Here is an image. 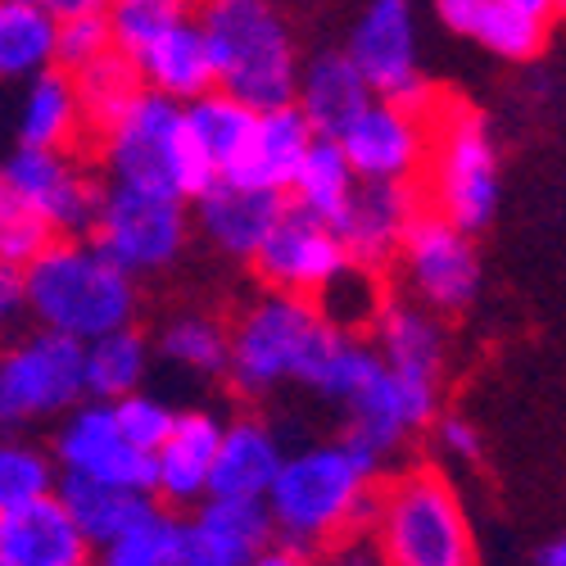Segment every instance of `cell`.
Masks as SVG:
<instances>
[{
	"label": "cell",
	"mask_w": 566,
	"mask_h": 566,
	"mask_svg": "<svg viewBox=\"0 0 566 566\" xmlns=\"http://www.w3.org/2000/svg\"><path fill=\"white\" fill-rule=\"evenodd\" d=\"M336 146L358 181H417L431 146V114L403 109L395 101H371Z\"/></svg>",
	"instance_id": "obj_16"
},
{
	"label": "cell",
	"mask_w": 566,
	"mask_h": 566,
	"mask_svg": "<svg viewBox=\"0 0 566 566\" xmlns=\"http://www.w3.org/2000/svg\"><path fill=\"white\" fill-rule=\"evenodd\" d=\"M36 6L51 14L55 23L64 19H86V14H105L109 10V0H36Z\"/></svg>",
	"instance_id": "obj_45"
},
{
	"label": "cell",
	"mask_w": 566,
	"mask_h": 566,
	"mask_svg": "<svg viewBox=\"0 0 566 566\" xmlns=\"http://www.w3.org/2000/svg\"><path fill=\"white\" fill-rule=\"evenodd\" d=\"M82 403V345L55 332H28L0 345V427L19 431Z\"/></svg>",
	"instance_id": "obj_11"
},
{
	"label": "cell",
	"mask_w": 566,
	"mask_h": 566,
	"mask_svg": "<svg viewBox=\"0 0 566 566\" xmlns=\"http://www.w3.org/2000/svg\"><path fill=\"white\" fill-rule=\"evenodd\" d=\"M421 200L431 213L453 222L458 231L476 235L499 213V146L485 114L458 96H444L431 109V146L421 164Z\"/></svg>",
	"instance_id": "obj_6"
},
{
	"label": "cell",
	"mask_w": 566,
	"mask_h": 566,
	"mask_svg": "<svg viewBox=\"0 0 566 566\" xmlns=\"http://www.w3.org/2000/svg\"><path fill=\"white\" fill-rule=\"evenodd\" d=\"M19 146L41 150H86V123L64 69H45L28 77L19 109Z\"/></svg>",
	"instance_id": "obj_26"
},
{
	"label": "cell",
	"mask_w": 566,
	"mask_h": 566,
	"mask_svg": "<svg viewBox=\"0 0 566 566\" xmlns=\"http://www.w3.org/2000/svg\"><path fill=\"white\" fill-rule=\"evenodd\" d=\"M371 101L376 96H371V86L363 82V73L354 69V60L345 51H322L308 64H300L291 105L304 114L313 136L336 140Z\"/></svg>",
	"instance_id": "obj_21"
},
{
	"label": "cell",
	"mask_w": 566,
	"mask_h": 566,
	"mask_svg": "<svg viewBox=\"0 0 566 566\" xmlns=\"http://www.w3.org/2000/svg\"><path fill=\"white\" fill-rule=\"evenodd\" d=\"M0 562L6 566H96V544L77 531L60 494H45L23 507L0 512Z\"/></svg>",
	"instance_id": "obj_18"
},
{
	"label": "cell",
	"mask_w": 566,
	"mask_h": 566,
	"mask_svg": "<svg viewBox=\"0 0 566 566\" xmlns=\"http://www.w3.org/2000/svg\"><path fill=\"white\" fill-rule=\"evenodd\" d=\"M421 209L427 200H421L417 181H354L349 200L332 218V231L354 268L390 276L395 254Z\"/></svg>",
	"instance_id": "obj_15"
},
{
	"label": "cell",
	"mask_w": 566,
	"mask_h": 566,
	"mask_svg": "<svg viewBox=\"0 0 566 566\" xmlns=\"http://www.w3.org/2000/svg\"><path fill=\"white\" fill-rule=\"evenodd\" d=\"M155 363V345L140 326H118L109 336L82 345V399L114 403L132 390H146V376Z\"/></svg>",
	"instance_id": "obj_25"
},
{
	"label": "cell",
	"mask_w": 566,
	"mask_h": 566,
	"mask_svg": "<svg viewBox=\"0 0 566 566\" xmlns=\"http://www.w3.org/2000/svg\"><path fill=\"white\" fill-rule=\"evenodd\" d=\"M55 485H60V467L51 449L23 436H0V512L55 494Z\"/></svg>",
	"instance_id": "obj_35"
},
{
	"label": "cell",
	"mask_w": 566,
	"mask_h": 566,
	"mask_svg": "<svg viewBox=\"0 0 566 566\" xmlns=\"http://www.w3.org/2000/svg\"><path fill=\"white\" fill-rule=\"evenodd\" d=\"M354 181H358V177H354V168L345 164V155H340L336 140L313 136V146L304 150V159H300V168H295V181H291L286 200H291L295 209L322 218V222H332V218L340 213V205L349 200Z\"/></svg>",
	"instance_id": "obj_30"
},
{
	"label": "cell",
	"mask_w": 566,
	"mask_h": 566,
	"mask_svg": "<svg viewBox=\"0 0 566 566\" xmlns=\"http://www.w3.org/2000/svg\"><path fill=\"white\" fill-rule=\"evenodd\" d=\"M431 436H436V449L453 462H476L481 458V431L458 412H440L431 421Z\"/></svg>",
	"instance_id": "obj_42"
},
{
	"label": "cell",
	"mask_w": 566,
	"mask_h": 566,
	"mask_svg": "<svg viewBox=\"0 0 566 566\" xmlns=\"http://www.w3.org/2000/svg\"><path fill=\"white\" fill-rule=\"evenodd\" d=\"M322 313L313 300L263 291L227 322V381L241 399H263L276 386L295 381L300 363L308 358L313 340L322 336Z\"/></svg>",
	"instance_id": "obj_7"
},
{
	"label": "cell",
	"mask_w": 566,
	"mask_h": 566,
	"mask_svg": "<svg viewBox=\"0 0 566 566\" xmlns=\"http://www.w3.org/2000/svg\"><path fill=\"white\" fill-rule=\"evenodd\" d=\"M51 241H55L51 222H45L32 205H23L10 186L0 181V259L28 268Z\"/></svg>",
	"instance_id": "obj_39"
},
{
	"label": "cell",
	"mask_w": 566,
	"mask_h": 566,
	"mask_svg": "<svg viewBox=\"0 0 566 566\" xmlns=\"http://www.w3.org/2000/svg\"><path fill=\"white\" fill-rule=\"evenodd\" d=\"M0 181L51 222L55 235H86L105 191L101 172L91 168L82 150H41V146H19L0 164Z\"/></svg>",
	"instance_id": "obj_12"
},
{
	"label": "cell",
	"mask_w": 566,
	"mask_h": 566,
	"mask_svg": "<svg viewBox=\"0 0 566 566\" xmlns=\"http://www.w3.org/2000/svg\"><path fill=\"white\" fill-rule=\"evenodd\" d=\"M476 45H485L490 55L507 60V64H531L548 51V36H553V23H539L522 10L503 6V0H485L471 19V32H467Z\"/></svg>",
	"instance_id": "obj_33"
},
{
	"label": "cell",
	"mask_w": 566,
	"mask_h": 566,
	"mask_svg": "<svg viewBox=\"0 0 566 566\" xmlns=\"http://www.w3.org/2000/svg\"><path fill=\"white\" fill-rule=\"evenodd\" d=\"M367 340L395 376H412V381H436L444 386L449 367V326L440 313L421 308L403 295H386L381 313L367 326Z\"/></svg>",
	"instance_id": "obj_19"
},
{
	"label": "cell",
	"mask_w": 566,
	"mask_h": 566,
	"mask_svg": "<svg viewBox=\"0 0 566 566\" xmlns=\"http://www.w3.org/2000/svg\"><path fill=\"white\" fill-rule=\"evenodd\" d=\"M281 458V436L268 427L263 417L241 412L222 421V436H218V453H213V471H209V494L222 499H263Z\"/></svg>",
	"instance_id": "obj_22"
},
{
	"label": "cell",
	"mask_w": 566,
	"mask_h": 566,
	"mask_svg": "<svg viewBox=\"0 0 566 566\" xmlns=\"http://www.w3.org/2000/svg\"><path fill=\"white\" fill-rule=\"evenodd\" d=\"M132 64H136L140 86L155 91V96L177 101V105H191L196 96L213 91V60H209V41H205L196 14L159 32L146 51L132 55Z\"/></svg>",
	"instance_id": "obj_24"
},
{
	"label": "cell",
	"mask_w": 566,
	"mask_h": 566,
	"mask_svg": "<svg viewBox=\"0 0 566 566\" xmlns=\"http://www.w3.org/2000/svg\"><path fill=\"white\" fill-rule=\"evenodd\" d=\"M376 481H381V467H371L345 440L286 453L263 494L276 544H291L313 557L349 535H363Z\"/></svg>",
	"instance_id": "obj_1"
},
{
	"label": "cell",
	"mask_w": 566,
	"mask_h": 566,
	"mask_svg": "<svg viewBox=\"0 0 566 566\" xmlns=\"http://www.w3.org/2000/svg\"><path fill=\"white\" fill-rule=\"evenodd\" d=\"M386 276L376 272H363V268H345L332 286L313 295V308L322 313L326 326H336V332H349V336H367V326L376 322L386 304Z\"/></svg>",
	"instance_id": "obj_36"
},
{
	"label": "cell",
	"mask_w": 566,
	"mask_h": 566,
	"mask_svg": "<svg viewBox=\"0 0 566 566\" xmlns=\"http://www.w3.org/2000/svg\"><path fill=\"white\" fill-rule=\"evenodd\" d=\"M28 317V286H23V268L0 259V332H10Z\"/></svg>",
	"instance_id": "obj_43"
},
{
	"label": "cell",
	"mask_w": 566,
	"mask_h": 566,
	"mask_svg": "<svg viewBox=\"0 0 566 566\" xmlns=\"http://www.w3.org/2000/svg\"><path fill=\"white\" fill-rule=\"evenodd\" d=\"M245 566H313V557L300 553V548H291V544H268V548H259Z\"/></svg>",
	"instance_id": "obj_46"
},
{
	"label": "cell",
	"mask_w": 566,
	"mask_h": 566,
	"mask_svg": "<svg viewBox=\"0 0 566 566\" xmlns=\"http://www.w3.org/2000/svg\"><path fill=\"white\" fill-rule=\"evenodd\" d=\"M254 118L259 114L250 105H241V101L227 96V91H218V86L186 105V127H191V140L200 146V155L209 159V168L218 177H227L231 164L241 159Z\"/></svg>",
	"instance_id": "obj_29"
},
{
	"label": "cell",
	"mask_w": 566,
	"mask_h": 566,
	"mask_svg": "<svg viewBox=\"0 0 566 566\" xmlns=\"http://www.w3.org/2000/svg\"><path fill=\"white\" fill-rule=\"evenodd\" d=\"M105 51H114L105 14H86V19L55 23V69L73 73V69H82L91 60H101Z\"/></svg>",
	"instance_id": "obj_41"
},
{
	"label": "cell",
	"mask_w": 566,
	"mask_h": 566,
	"mask_svg": "<svg viewBox=\"0 0 566 566\" xmlns=\"http://www.w3.org/2000/svg\"><path fill=\"white\" fill-rule=\"evenodd\" d=\"M73 82V96H77V109H82V123H86V136L101 132L109 118H118L140 91V77H136V64L118 51H105L101 60H91L82 69L69 73Z\"/></svg>",
	"instance_id": "obj_31"
},
{
	"label": "cell",
	"mask_w": 566,
	"mask_h": 566,
	"mask_svg": "<svg viewBox=\"0 0 566 566\" xmlns=\"http://www.w3.org/2000/svg\"><path fill=\"white\" fill-rule=\"evenodd\" d=\"M0 566H6V562H0Z\"/></svg>",
	"instance_id": "obj_49"
},
{
	"label": "cell",
	"mask_w": 566,
	"mask_h": 566,
	"mask_svg": "<svg viewBox=\"0 0 566 566\" xmlns=\"http://www.w3.org/2000/svg\"><path fill=\"white\" fill-rule=\"evenodd\" d=\"M191 14H196V0H109L105 23H109L114 51L132 60L136 51H146L159 32L186 23Z\"/></svg>",
	"instance_id": "obj_37"
},
{
	"label": "cell",
	"mask_w": 566,
	"mask_h": 566,
	"mask_svg": "<svg viewBox=\"0 0 566 566\" xmlns=\"http://www.w3.org/2000/svg\"><path fill=\"white\" fill-rule=\"evenodd\" d=\"M28 317L41 332L69 336L77 345L132 326L140 313L136 276L109 263L86 235H55L28 268Z\"/></svg>",
	"instance_id": "obj_4"
},
{
	"label": "cell",
	"mask_w": 566,
	"mask_h": 566,
	"mask_svg": "<svg viewBox=\"0 0 566 566\" xmlns=\"http://www.w3.org/2000/svg\"><path fill=\"white\" fill-rule=\"evenodd\" d=\"M535 566H566V539H548L535 553Z\"/></svg>",
	"instance_id": "obj_48"
},
{
	"label": "cell",
	"mask_w": 566,
	"mask_h": 566,
	"mask_svg": "<svg viewBox=\"0 0 566 566\" xmlns=\"http://www.w3.org/2000/svg\"><path fill=\"white\" fill-rule=\"evenodd\" d=\"M82 155L101 172V181L136 186V191L172 196L186 205L218 177L209 168V159L200 155V146L191 140L186 105L155 96L146 86L136 91V101L118 118H109L101 132L86 136Z\"/></svg>",
	"instance_id": "obj_3"
},
{
	"label": "cell",
	"mask_w": 566,
	"mask_h": 566,
	"mask_svg": "<svg viewBox=\"0 0 566 566\" xmlns=\"http://www.w3.org/2000/svg\"><path fill=\"white\" fill-rule=\"evenodd\" d=\"M503 6L522 10V14L539 19V23H557V14H562V0H503Z\"/></svg>",
	"instance_id": "obj_47"
},
{
	"label": "cell",
	"mask_w": 566,
	"mask_h": 566,
	"mask_svg": "<svg viewBox=\"0 0 566 566\" xmlns=\"http://www.w3.org/2000/svg\"><path fill=\"white\" fill-rule=\"evenodd\" d=\"M281 209H286V196L259 191V186H241V181H227V177H213L205 191L196 196V222L205 231V241L218 254L241 259V263H250L259 254L263 235L272 231Z\"/></svg>",
	"instance_id": "obj_20"
},
{
	"label": "cell",
	"mask_w": 566,
	"mask_h": 566,
	"mask_svg": "<svg viewBox=\"0 0 566 566\" xmlns=\"http://www.w3.org/2000/svg\"><path fill=\"white\" fill-rule=\"evenodd\" d=\"M109 408H114V421H118V431L127 436V444H136L140 453H155L159 440L172 427V417H177V408L168 399L150 395V390H132V395L114 399Z\"/></svg>",
	"instance_id": "obj_40"
},
{
	"label": "cell",
	"mask_w": 566,
	"mask_h": 566,
	"mask_svg": "<svg viewBox=\"0 0 566 566\" xmlns=\"http://www.w3.org/2000/svg\"><path fill=\"white\" fill-rule=\"evenodd\" d=\"M60 503L69 507V516L77 522V531L91 539V544H109L118 539L123 531H132L136 522H146V516L159 507L155 494L146 490H118V485H91V481H73V476H60L55 485Z\"/></svg>",
	"instance_id": "obj_27"
},
{
	"label": "cell",
	"mask_w": 566,
	"mask_h": 566,
	"mask_svg": "<svg viewBox=\"0 0 566 566\" xmlns=\"http://www.w3.org/2000/svg\"><path fill=\"white\" fill-rule=\"evenodd\" d=\"M250 268L268 291L313 300L317 291H326L354 263L345 259L332 222H322V218H313V213H304L286 200V209H281V218L263 235V245L250 259Z\"/></svg>",
	"instance_id": "obj_14"
},
{
	"label": "cell",
	"mask_w": 566,
	"mask_h": 566,
	"mask_svg": "<svg viewBox=\"0 0 566 566\" xmlns=\"http://www.w3.org/2000/svg\"><path fill=\"white\" fill-rule=\"evenodd\" d=\"M86 241L109 263H118L127 276H150V272L172 268L186 254L191 213H186V200L105 181Z\"/></svg>",
	"instance_id": "obj_8"
},
{
	"label": "cell",
	"mask_w": 566,
	"mask_h": 566,
	"mask_svg": "<svg viewBox=\"0 0 566 566\" xmlns=\"http://www.w3.org/2000/svg\"><path fill=\"white\" fill-rule=\"evenodd\" d=\"M308 146H313V132H308V123H304V114L295 105L263 109L254 118V127H250V140H245L241 159L231 164L227 181H241V186H259V191L286 196Z\"/></svg>",
	"instance_id": "obj_23"
},
{
	"label": "cell",
	"mask_w": 566,
	"mask_h": 566,
	"mask_svg": "<svg viewBox=\"0 0 566 566\" xmlns=\"http://www.w3.org/2000/svg\"><path fill=\"white\" fill-rule=\"evenodd\" d=\"M159 354L177 371L218 381V376L227 371V322L213 317V313H177V317L164 322V332H159Z\"/></svg>",
	"instance_id": "obj_32"
},
{
	"label": "cell",
	"mask_w": 566,
	"mask_h": 566,
	"mask_svg": "<svg viewBox=\"0 0 566 566\" xmlns=\"http://www.w3.org/2000/svg\"><path fill=\"white\" fill-rule=\"evenodd\" d=\"M345 55L363 73L376 101H395L403 109L431 114L440 86L421 73V41H417V10L412 0H367L354 19Z\"/></svg>",
	"instance_id": "obj_9"
},
{
	"label": "cell",
	"mask_w": 566,
	"mask_h": 566,
	"mask_svg": "<svg viewBox=\"0 0 566 566\" xmlns=\"http://www.w3.org/2000/svg\"><path fill=\"white\" fill-rule=\"evenodd\" d=\"M386 566H476V531L449 471L436 462H408L381 471L371 490L367 531Z\"/></svg>",
	"instance_id": "obj_2"
},
{
	"label": "cell",
	"mask_w": 566,
	"mask_h": 566,
	"mask_svg": "<svg viewBox=\"0 0 566 566\" xmlns=\"http://www.w3.org/2000/svg\"><path fill=\"white\" fill-rule=\"evenodd\" d=\"M222 436V417L209 408H186L172 417L168 436L150 453V494L168 512H186L209 494V471Z\"/></svg>",
	"instance_id": "obj_17"
},
{
	"label": "cell",
	"mask_w": 566,
	"mask_h": 566,
	"mask_svg": "<svg viewBox=\"0 0 566 566\" xmlns=\"http://www.w3.org/2000/svg\"><path fill=\"white\" fill-rule=\"evenodd\" d=\"M313 566H386V557L371 548L367 535H349V539H340L332 548L313 553Z\"/></svg>",
	"instance_id": "obj_44"
},
{
	"label": "cell",
	"mask_w": 566,
	"mask_h": 566,
	"mask_svg": "<svg viewBox=\"0 0 566 566\" xmlns=\"http://www.w3.org/2000/svg\"><path fill=\"white\" fill-rule=\"evenodd\" d=\"M177 516L168 507H155L146 522H136L132 531H123L118 539L96 548V566H172V548H177Z\"/></svg>",
	"instance_id": "obj_38"
},
{
	"label": "cell",
	"mask_w": 566,
	"mask_h": 566,
	"mask_svg": "<svg viewBox=\"0 0 566 566\" xmlns=\"http://www.w3.org/2000/svg\"><path fill=\"white\" fill-rule=\"evenodd\" d=\"M196 23L209 41L213 86L254 114L295 101L300 45L276 0H196Z\"/></svg>",
	"instance_id": "obj_5"
},
{
	"label": "cell",
	"mask_w": 566,
	"mask_h": 566,
	"mask_svg": "<svg viewBox=\"0 0 566 566\" xmlns=\"http://www.w3.org/2000/svg\"><path fill=\"white\" fill-rule=\"evenodd\" d=\"M55 69V19L36 0H0V82Z\"/></svg>",
	"instance_id": "obj_28"
},
{
	"label": "cell",
	"mask_w": 566,
	"mask_h": 566,
	"mask_svg": "<svg viewBox=\"0 0 566 566\" xmlns=\"http://www.w3.org/2000/svg\"><path fill=\"white\" fill-rule=\"evenodd\" d=\"M191 522H200L209 535H218L227 548H235L241 557H254L259 548L276 544L272 535V516L263 507V499H222V494H205L196 507H186Z\"/></svg>",
	"instance_id": "obj_34"
},
{
	"label": "cell",
	"mask_w": 566,
	"mask_h": 566,
	"mask_svg": "<svg viewBox=\"0 0 566 566\" xmlns=\"http://www.w3.org/2000/svg\"><path fill=\"white\" fill-rule=\"evenodd\" d=\"M399 286H403V300L431 308L440 317H453V313H467L481 295V254H476V241L467 231H458L453 222H444L440 213L421 209L403 235V245L395 254V268Z\"/></svg>",
	"instance_id": "obj_10"
},
{
	"label": "cell",
	"mask_w": 566,
	"mask_h": 566,
	"mask_svg": "<svg viewBox=\"0 0 566 566\" xmlns=\"http://www.w3.org/2000/svg\"><path fill=\"white\" fill-rule=\"evenodd\" d=\"M51 458L60 467V476L150 494V453L127 444L109 403H96V399L73 403L60 417V431L51 440Z\"/></svg>",
	"instance_id": "obj_13"
}]
</instances>
